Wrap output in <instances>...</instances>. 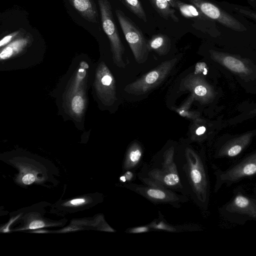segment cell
Wrapping results in <instances>:
<instances>
[{"label":"cell","mask_w":256,"mask_h":256,"mask_svg":"<svg viewBox=\"0 0 256 256\" xmlns=\"http://www.w3.org/2000/svg\"><path fill=\"white\" fill-rule=\"evenodd\" d=\"M206 130V128L204 126H199L196 128L195 134L198 136H200L203 134Z\"/></svg>","instance_id":"cell-29"},{"label":"cell","mask_w":256,"mask_h":256,"mask_svg":"<svg viewBox=\"0 0 256 256\" xmlns=\"http://www.w3.org/2000/svg\"><path fill=\"white\" fill-rule=\"evenodd\" d=\"M35 180V178L32 174H28L24 176L22 178L23 183L26 184H32Z\"/></svg>","instance_id":"cell-27"},{"label":"cell","mask_w":256,"mask_h":256,"mask_svg":"<svg viewBox=\"0 0 256 256\" xmlns=\"http://www.w3.org/2000/svg\"><path fill=\"white\" fill-rule=\"evenodd\" d=\"M173 2L174 8L178 9L186 18H196L201 16L202 12L192 4H186L180 0H174Z\"/></svg>","instance_id":"cell-17"},{"label":"cell","mask_w":256,"mask_h":256,"mask_svg":"<svg viewBox=\"0 0 256 256\" xmlns=\"http://www.w3.org/2000/svg\"><path fill=\"white\" fill-rule=\"evenodd\" d=\"M215 191L224 184H231L242 178L256 175V152L228 170L216 172Z\"/></svg>","instance_id":"cell-7"},{"label":"cell","mask_w":256,"mask_h":256,"mask_svg":"<svg viewBox=\"0 0 256 256\" xmlns=\"http://www.w3.org/2000/svg\"><path fill=\"white\" fill-rule=\"evenodd\" d=\"M176 150L174 146H170L150 162L143 163L137 173L140 180L145 184L164 187L186 196L175 162Z\"/></svg>","instance_id":"cell-2"},{"label":"cell","mask_w":256,"mask_h":256,"mask_svg":"<svg viewBox=\"0 0 256 256\" xmlns=\"http://www.w3.org/2000/svg\"><path fill=\"white\" fill-rule=\"evenodd\" d=\"M86 70L84 69H80L78 73V78L82 79L86 76Z\"/></svg>","instance_id":"cell-31"},{"label":"cell","mask_w":256,"mask_h":256,"mask_svg":"<svg viewBox=\"0 0 256 256\" xmlns=\"http://www.w3.org/2000/svg\"><path fill=\"white\" fill-rule=\"evenodd\" d=\"M44 226V224L43 222L41 220H34L30 224L29 228L36 229L42 228Z\"/></svg>","instance_id":"cell-28"},{"label":"cell","mask_w":256,"mask_h":256,"mask_svg":"<svg viewBox=\"0 0 256 256\" xmlns=\"http://www.w3.org/2000/svg\"><path fill=\"white\" fill-rule=\"evenodd\" d=\"M85 200L82 198H77L72 200L70 202L71 204L74 205H77L79 204H82L85 202Z\"/></svg>","instance_id":"cell-30"},{"label":"cell","mask_w":256,"mask_h":256,"mask_svg":"<svg viewBox=\"0 0 256 256\" xmlns=\"http://www.w3.org/2000/svg\"><path fill=\"white\" fill-rule=\"evenodd\" d=\"M70 4L86 20L98 22V12L93 0H68Z\"/></svg>","instance_id":"cell-13"},{"label":"cell","mask_w":256,"mask_h":256,"mask_svg":"<svg viewBox=\"0 0 256 256\" xmlns=\"http://www.w3.org/2000/svg\"><path fill=\"white\" fill-rule=\"evenodd\" d=\"M166 0L170 3V4L172 6V7L174 8V2H173L174 0Z\"/></svg>","instance_id":"cell-33"},{"label":"cell","mask_w":256,"mask_h":256,"mask_svg":"<svg viewBox=\"0 0 256 256\" xmlns=\"http://www.w3.org/2000/svg\"><path fill=\"white\" fill-rule=\"evenodd\" d=\"M98 2L102 28L109 39L114 62L118 66L124 68V48L114 18L110 3L108 0H98Z\"/></svg>","instance_id":"cell-6"},{"label":"cell","mask_w":256,"mask_h":256,"mask_svg":"<svg viewBox=\"0 0 256 256\" xmlns=\"http://www.w3.org/2000/svg\"><path fill=\"white\" fill-rule=\"evenodd\" d=\"M13 54L12 50L7 46L3 48L0 54V58L2 60L9 58Z\"/></svg>","instance_id":"cell-26"},{"label":"cell","mask_w":256,"mask_h":256,"mask_svg":"<svg viewBox=\"0 0 256 256\" xmlns=\"http://www.w3.org/2000/svg\"><path fill=\"white\" fill-rule=\"evenodd\" d=\"M128 8L144 22H147L146 14L139 0H122Z\"/></svg>","instance_id":"cell-19"},{"label":"cell","mask_w":256,"mask_h":256,"mask_svg":"<svg viewBox=\"0 0 256 256\" xmlns=\"http://www.w3.org/2000/svg\"><path fill=\"white\" fill-rule=\"evenodd\" d=\"M175 162L185 195L200 208L206 210L210 196L208 168L202 155L190 146L176 150Z\"/></svg>","instance_id":"cell-1"},{"label":"cell","mask_w":256,"mask_h":256,"mask_svg":"<svg viewBox=\"0 0 256 256\" xmlns=\"http://www.w3.org/2000/svg\"><path fill=\"white\" fill-rule=\"evenodd\" d=\"M156 12L166 20H172L174 22L179 21L176 10L166 0H149Z\"/></svg>","instance_id":"cell-16"},{"label":"cell","mask_w":256,"mask_h":256,"mask_svg":"<svg viewBox=\"0 0 256 256\" xmlns=\"http://www.w3.org/2000/svg\"><path fill=\"white\" fill-rule=\"evenodd\" d=\"M115 12L136 60L138 64L144 63L148 58L149 50L142 32L121 10L117 9Z\"/></svg>","instance_id":"cell-5"},{"label":"cell","mask_w":256,"mask_h":256,"mask_svg":"<svg viewBox=\"0 0 256 256\" xmlns=\"http://www.w3.org/2000/svg\"><path fill=\"white\" fill-rule=\"evenodd\" d=\"M228 212L247 215L256 218V200L239 192L228 204Z\"/></svg>","instance_id":"cell-10"},{"label":"cell","mask_w":256,"mask_h":256,"mask_svg":"<svg viewBox=\"0 0 256 256\" xmlns=\"http://www.w3.org/2000/svg\"><path fill=\"white\" fill-rule=\"evenodd\" d=\"M178 60V58H176L162 62L138 79L126 85L124 91L137 96L146 94L164 81Z\"/></svg>","instance_id":"cell-4"},{"label":"cell","mask_w":256,"mask_h":256,"mask_svg":"<svg viewBox=\"0 0 256 256\" xmlns=\"http://www.w3.org/2000/svg\"><path fill=\"white\" fill-rule=\"evenodd\" d=\"M123 186L154 204H168L180 208L182 204L190 200L184 195L160 186L130 182L124 184Z\"/></svg>","instance_id":"cell-3"},{"label":"cell","mask_w":256,"mask_h":256,"mask_svg":"<svg viewBox=\"0 0 256 256\" xmlns=\"http://www.w3.org/2000/svg\"><path fill=\"white\" fill-rule=\"evenodd\" d=\"M153 230H164L170 232L193 231L198 230V226L194 224L174 226L168 223L162 214L158 212V217L148 224Z\"/></svg>","instance_id":"cell-14"},{"label":"cell","mask_w":256,"mask_h":256,"mask_svg":"<svg viewBox=\"0 0 256 256\" xmlns=\"http://www.w3.org/2000/svg\"><path fill=\"white\" fill-rule=\"evenodd\" d=\"M143 148L138 142H133L128 147L122 162V172L136 170L142 165Z\"/></svg>","instance_id":"cell-11"},{"label":"cell","mask_w":256,"mask_h":256,"mask_svg":"<svg viewBox=\"0 0 256 256\" xmlns=\"http://www.w3.org/2000/svg\"><path fill=\"white\" fill-rule=\"evenodd\" d=\"M150 50H154L160 55L166 54L170 48V40L165 34L154 35L147 42Z\"/></svg>","instance_id":"cell-15"},{"label":"cell","mask_w":256,"mask_h":256,"mask_svg":"<svg viewBox=\"0 0 256 256\" xmlns=\"http://www.w3.org/2000/svg\"><path fill=\"white\" fill-rule=\"evenodd\" d=\"M24 32V30L21 28L5 36L0 41V46L2 47L10 44L13 40L17 38Z\"/></svg>","instance_id":"cell-20"},{"label":"cell","mask_w":256,"mask_h":256,"mask_svg":"<svg viewBox=\"0 0 256 256\" xmlns=\"http://www.w3.org/2000/svg\"><path fill=\"white\" fill-rule=\"evenodd\" d=\"M206 65L204 62H198L196 66V70L194 73L198 74L202 72L204 74L207 73Z\"/></svg>","instance_id":"cell-25"},{"label":"cell","mask_w":256,"mask_h":256,"mask_svg":"<svg viewBox=\"0 0 256 256\" xmlns=\"http://www.w3.org/2000/svg\"><path fill=\"white\" fill-rule=\"evenodd\" d=\"M251 135H243L232 140L224 144L219 150L218 157H234L238 155L248 144Z\"/></svg>","instance_id":"cell-12"},{"label":"cell","mask_w":256,"mask_h":256,"mask_svg":"<svg viewBox=\"0 0 256 256\" xmlns=\"http://www.w3.org/2000/svg\"><path fill=\"white\" fill-rule=\"evenodd\" d=\"M221 62L229 70L239 74H247L248 69L240 60L230 56L222 57Z\"/></svg>","instance_id":"cell-18"},{"label":"cell","mask_w":256,"mask_h":256,"mask_svg":"<svg viewBox=\"0 0 256 256\" xmlns=\"http://www.w3.org/2000/svg\"><path fill=\"white\" fill-rule=\"evenodd\" d=\"M192 4L197 8L204 15L216 20L231 28H236L238 23L233 18L221 11L214 4L204 0H190Z\"/></svg>","instance_id":"cell-9"},{"label":"cell","mask_w":256,"mask_h":256,"mask_svg":"<svg viewBox=\"0 0 256 256\" xmlns=\"http://www.w3.org/2000/svg\"><path fill=\"white\" fill-rule=\"evenodd\" d=\"M80 64L81 66L84 68H88V65L85 62H82Z\"/></svg>","instance_id":"cell-32"},{"label":"cell","mask_w":256,"mask_h":256,"mask_svg":"<svg viewBox=\"0 0 256 256\" xmlns=\"http://www.w3.org/2000/svg\"><path fill=\"white\" fill-rule=\"evenodd\" d=\"M153 231L152 229L147 224L146 225L130 228L126 230V232L130 234H139Z\"/></svg>","instance_id":"cell-23"},{"label":"cell","mask_w":256,"mask_h":256,"mask_svg":"<svg viewBox=\"0 0 256 256\" xmlns=\"http://www.w3.org/2000/svg\"><path fill=\"white\" fill-rule=\"evenodd\" d=\"M84 107V102L82 98L80 96H75L72 102V108L73 111L76 114L81 112Z\"/></svg>","instance_id":"cell-21"},{"label":"cell","mask_w":256,"mask_h":256,"mask_svg":"<svg viewBox=\"0 0 256 256\" xmlns=\"http://www.w3.org/2000/svg\"><path fill=\"white\" fill-rule=\"evenodd\" d=\"M101 82L104 86L114 88L113 77L108 72L102 76Z\"/></svg>","instance_id":"cell-24"},{"label":"cell","mask_w":256,"mask_h":256,"mask_svg":"<svg viewBox=\"0 0 256 256\" xmlns=\"http://www.w3.org/2000/svg\"><path fill=\"white\" fill-rule=\"evenodd\" d=\"M180 88L190 92L193 98L206 102L212 96V91L208 84L196 74H190L182 80Z\"/></svg>","instance_id":"cell-8"},{"label":"cell","mask_w":256,"mask_h":256,"mask_svg":"<svg viewBox=\"0 0 256 256\" xmlns=\"http://www.w3.org/2000/svg\"><path fill=\"white\" fill-rule=\"evenodd\" d=\"M137 177V173L134 170H127L123 172V174L120 176V180L123 183L126 184L132 182Z\"/></svg>","instance_id":"cell-22"}]
</instances>
